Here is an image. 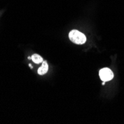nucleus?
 <instances>
[{"label": "nucleus", "mask_w": 124, "mask_h": 124, "mask_svg": "<svg viewBox=\"0 0 124 124\" xmlns=\"http://www.w3.org/2000/svg\"><path fill=\"white\" fill-rule=\"evenodd\" d=\"M69 39L71 42L77 45H83L86 42L85 36L77 30H73L69 33Z\"/></svg>", "instance_id": "f257e3e1"}, {"label": "nucleus", "mask_w": 124, "mask_h": 124, "mask_svg": "<svg viewBox=\"0 0 124 124\" xmlns=\"http://www.w3.org/2000/svg\"><path fill=\"white\" fill-rule=\"evenodd\" d=\"M99 75L100 79L104 82L110 81L114 77V74L111 71V69L108 68H104V69H101L99 72Z\"/></svg>", "instance_id": "f03ea898"}, {"label": "nucleus", "mask_w": 124, "mask_h": 124, "mask_svg": "<svg viewBox=\"0 0 124 124\" xmlns=\"http://www.w3.org/2000/svg\"><path fill=\"white\" fill-rule=\"evenodd\" d=\"M48 71V65L46 61H42V64L41 67L38 69V74L39 75H43L46 74L47 71Z\"/></svg>", "instance_id": "7ed1b4c3"}, {"label": "nucleus", "mask_w": 124, "mask_h": 124, "mask_svg": "<svg viewBox=\"0 0 124 124\" xmlns=\"http://www.w3.org/2000/svg\"><path fill=\"white\" fill-rule=\"evenodd\" d=\"M31 60H33V62H35L37 64H39V63L42 62V61H43L42 57L39 54H33L31 57Z\"/></svg>", "instance_id": "20e7f679"}]
</instances>
